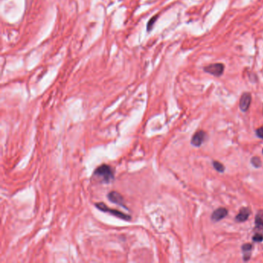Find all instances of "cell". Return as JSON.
<instances>
[{"label": "cell", "mask_w": 263, "mask_h": 263, "mask_svg": "<svg viewBox=\"0 0 263 263\" xmlns=\"http://www.w3.org/2000/svg\"><path fill=\"white\" fill-rule=\"evenodd\" d=\"M94 176L100 179L103 182L110 183L114 179V171L108 164H102L95 169Z\"/></svg>", "instance_id": "6da1fadb"}, {"label": "cell", "mask_w": 263, "mask_h": 263, "mask_svg": "<svg viewBox=\"0 0 263 263\" xmlns=\"http://www.w3.org/2000/svg\"><path fill=\"white\" fill-rule=\"evenodd\" d=\"M95 205H96V207H97L99 210L101 211L110 213V215H114V216L118 218H121V219L122 220H125V221H128V220L131 219L130 215H127V214L122 212L121 211L109 208L108 206L106 205H105L104 203H97V204H95Z\"/></svg>", "instance_id": "7a4b0ae2"}, {"label": "cell", "mask_w": 263, "mask_h": 263, "mask_svg": "<svg viewBox=\"0 0 263 263\" xmlns=\"http://www.w3.org/2000/svg\"><path fill=\"white\" fill-rule=\"evenodd\" d=\"M204 70H205V72L213 75L215 77H221L224 73V64L220 63H212V64L205 66Z\"/></svg>", "instance_id": "3957f363"}, {"label": "cell", "mask_w": 263, "mask_h": 263, "mask_svg": "<svg viewBox=\"0 0 263 263\" xmlns=\"http://www.w3.org/2000/svg\"><path fill=\"white\" fill-rule=\"evenodd\" d=\"M107 198L109 201H110L111 202L114 203L116 205L123 207V208H127V206L124 204V200H123V196L121 194L117 192V191H110L109 192L107 195Z\"/></svg>", "instance_id": "277c9868"}, {"label": "cell", "mask_w": 263, "mask_h": 263, "mask_svg": "<svg viewBox=\"0 0 263 263\" xmlns=\"http://www.w3.org/2000/svg\"><path fill=\"white\" fill-rule=\"evenodd\" d=\"M251 94L249 93H244L241 95V98H240V102H239V107L241 110V111L245 112L249 110V106L251 104Z\"/></svg>", "instance_id": "5b68a950"}, {"label": "cell", "mask_w": 263, "mask_h": 263, "mask_svg": "<svg viewBox=\"0 0 263 263\" xmlns=\"http://www.w3.org/2000/svg\"><path fill=\"white\" fill-rule=\"evenodd\" d=\"M206 134L204 131H198L191 138V144L195 147H200L205 139Z\"/></svg>", "instance_id": "8992f818"}, {"label": "cell", "mask_w": 263, "mask_h": 263, "mask_svg": "<svg viewBox=\"0 0 263 263\" xmlns=\"http://www.w3.org/2000/svg\"><path fill=\"white\" fill-rule=\"evenodd\" d=\"M228 215V210L224 208H219L216 209V210L212 213L211 215V220L214 222H218L224 217H226Z\"/></svg>", "instance_id": "52a82bcc"}, {"label": "cell", "mask_w": 263, "mask_h": 263, "mask_svg": "<svg viewBox=\"0 0 263 263\" xmlns=\"http://www.w3.org/2000/svg\"><path fill=\"white\" fill-rule=\"evenodd\" d=\"M256 228L258 231V233L263 234V210L258 211V213L256 214Z\"/></svg>", "instance_id": "ba28073f"}, {"label": "cell", "mask_w": 263, "mask_h": 263, "mask_svg": "<svg viewBox=\"0 0 263 263\" xmlns=\"http://www.w3.org/2000/svg\"><path fill=\"white\" fill-rule=\"evenodd\" d=\"M249 215H250V209L249 208L245 207V208H241V210L239 211V213L235 217V221L238 222H245L249 218Z\"/></svg>", "instance_id": "9c48e42d"}, {"label": "cell", "mask_w": 263, "mask_h": 263, "mask_svg": "<svg viewBox=\"0 0 263 263\" xmlns=\"http://www.w3.org/2000/svg\"><path fill=\"white\" fill-rule=\"evenodd\" d=\"M252 249V245L251 244L246 243L244 244L241 246V250L243 251V259L244 261H248L251 256V251Z\"/></svg>", "instance_id": "30bf717a"}, {"label": "cell", "mask_w": 263, "mask_h": 263, "mask_svg": "<svg viewBox=\"0 0 263 263\" xmlns=\"http://www.w3.org/2000/svg\"><path fill=\"white\" fill-rule=\"evenodd\" d=\"M213 166H214V167H215V169L217 171L222 172H222H224V169H225L224 168V165H223L222 163H220V162L218 161H213Z\"/></svg>", "instance_id": "8fae6325"}, {"label": "cell", "mask_w": 263, "mask_h": 263, "mask_svg": "<svg viewBox=\"0 0 263 263\" xmlns=\"http://www.w3.org/2000/svg\"><path fill=\"white\" fill-rule=\"evenodd\" d=\"M251 163L255 167H257V168L262 166V161H261V159L258 157H252L251 160Z\"/></svg>", "instance_id": "7c38bea8"}, {"label": "cell", "mask_w": 263, "mask_h": 263, "mask_svg": "<svg viewBox=\"0 0 263 263\" xmlns=\"http://www.w3.org/2000/svg\"><path fill=\"white\" fill-rule=\"evenodd\" d=\"M254 241H256V242H260L263 240V235L260 234V233H256L255 235L252 238Z\"/></svg>", "instance_id": "4fadbf2b"}, {"label": "cell", "mask_w": 263, "mask_h": 263, "mask_svg": "<svg viewBox=\"0 0 263 263\" xmlns=\"http://www.w3.org/2000/svg\"><path fill=\"white\" fill-rule=\"evenodd\" d=\"M256 135L258 136L259 138H262L263 139V127H261L260 128L257 129L256 131Z\"/></svg>", "instance_id": "5bb4252c"}, {"label": "cell", "mask_w": 263, "mask_h": 263, "mask_svg": "<svg viewBox=\"0 0 263 263\" xmlns=\"http://www.w3.org/2000/svg\"><path fill=\"white\" fill-rule=\"evenodd\" d=\"M262 154H263V150H262Z\"/></svg>", "instance_id": "9a60e30c"}]
</instances>
